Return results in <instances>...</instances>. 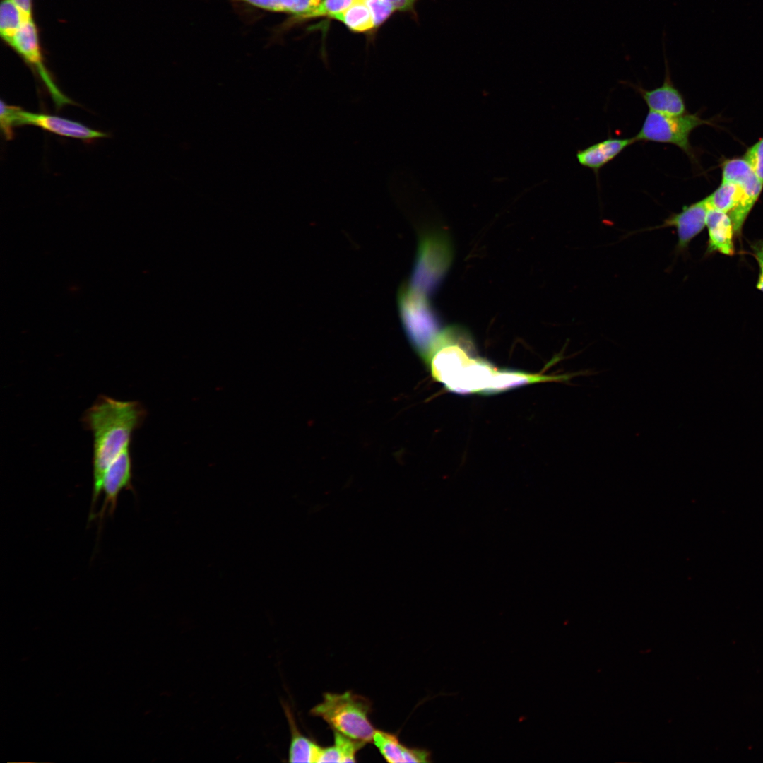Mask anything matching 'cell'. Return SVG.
Masks as SVG:
<instances>
[{
	"label": "cell",
	"mask_w": 763,
	"mask_h": 763,
	"mask_svg": "<svg viewBox=\"0 0 763 763\" xmlns=\"http://www.w3.org/2000/svg\"><path fill=\"white\" fill-rule=\"evenodd\" d=\"M146 410L138 401H124L100 395L83 413L81 422L93 436V492L89 521L101 495L105 473L111 462L128 446L140 427Z\"/></svg>",
	"instance_id": "obj_1"
},
{
	"label": "cell",
	"mask_w": 763,
	"mask_h": 763,
	"mask_svg": "<svg viewBox=\"0 0 763 763\" xmlns=\"http://www.w3.org/2000/svg\"><path fill=\"white\" fill-rule=\"evenodd\" d=\"M720 185L706 196L710 208L729 215L734 233L740 237L743 225L763 189V182L744 158L725 160Z\"/></svg>",
	"instance_id": "obj_2"
},
{
	"label": "cell",
	"mask_w": 763,
	"mask_h": 763,
	"mask_svg": "<svg viewBox=\"0 0 763 763\" xmlns=\"http://www.w3.org/2000/svg\"><path fill=\"white\" fill-rule=\"evenodd\" d=\"M372 702L366 697L347 691L342 694L326 692L323 701L310 714L324 719L333 731L353 739L372 743L376 729L369 718Z\"/></svg>",
	"instance_id": "obj_3"
},
{
	"label": "cell",
	"mask_w": 763,
	"mask_h": 763,
	"mask_svg": "<svg viewBox=\"0 0 763 763\" xmlns=\"http://www.w3.org/2000/svg\"><path fill=\"white\" fill-rule=\"evenodd\" d=\"M398 306L408 337L425 361L434 342L442 330L439 318L426 294L411 285L401 290Z\"/></svg>",
	"instance_id": "obj_4"
},
{
	"label": "cell",
	"mask_w": 763,
	"mask_h": 763,
	"mask_svg": "<svg viewBox=\"0 0 763 763\" xmlns=\"http://www.w3.org/2000/svg\"><path fill=\"white\" fill-rule=\"evenodd\" d=\"M698 114L668 115L649 111L638 134L636 142H655L676 146L691 160H695L690 142L691 133L699 126L710 124Z\"/></svg>",
	"instance_id": "obj_5"
},
{
	"label": "cell",
	"mask_w": 763,
	"mask_h": 763,
	"mask_svg": "<svg viewBox=\"0 0 763 763\" xmlns=\"http://www.w3.org/2000/svg\"><path fill=\"white\" fill-rule=\"evenodd\" d=\"M451 247L441 233L424 236L420 242L411 286L427 294L434 291L444 278L451 261Z\"/></svg>",
	"instance_id": "obj_6"
},
{
	"label": "cell",
	"mask_w": 763,
	"mask_h": 763,
	"mask_svg": "<svg viewBox=\"0 0 763 763\" xmlns=\"http://www.w3.org/2000/svg\"><path fill=\"white\" fill-rule=\"evenodd\" d=\"M8 46L39 76L58 109L66 105L73 104L57 87L45 64L39 30L34 18L24 21Z\"/></svg>",
	"instance_id": "obj_7"
},
{
	"label": "cell",
	"mask_w": 763,
	"mask_h": 763,
	"mask_svg": "<svg viewBox=\"0 0 763 763\" xmlns=\"http://www.w3.org/2000/svg\"><path fill=\"white\" fill-rule=\"evenodd\" d=\"M13 122L14 127L31 125L58 136L83 141L107 136L106 133L89 128L80 122L46 113L27 112L18 106L14 108Z\"/></svg>",
	"instance_id": "obj_8"
},
{
	"label": "cell",
	"mask_w": 763,
	"mask_h": 763,
	"mask_svg": "<svg viewBox=\"0 0 763 763\" xmlns=\"http://www.w3.org/2000/svg\"><path fill=\"white\" fill-rule=\"evenodd\" d=\"M131 480L132 461L128 446L111 462L105 473L102 487L103 502L95 516L99 518L100 524L106 514H114L119 493L124 489L132 490Z\"/></svg>",
	"instance_id": "obj_9"
},
{
	"label": "cell",
	"mask_w": 763,
	"mask_h": 763,
	"mask_svg": "<svg viewBox=\"0 0 763 763\" xmlns=\"http://www.w3.org/2000/svg\"><path fill=\"white\" fill-rule=\"evenodd\" d=\"M709 208L705 197L702 200L684 206L680 212L671 214L664 220L663 224L652 227L651 230L668 227H675L678 235L675 251L678 254L683 253L687 250L691 241L706 227Z\"/></svg>",
	"instance_id": "obj_10"
},
{
	"label": "cell",
	"mask_w": 763,
	"mask_h": 763,
	"mask_svg": "<svg viewBox=\"0 0 763 763\" xmlns=\"http://www.w3.org/2000/svg\"><path fill=\"white\" fill-rule=\"evenodd\" d=\"M665 65V77L661 86L651 90H646L638 85H634V88L640 94L649 111L668 115L686 114L685 99L671 80L666 55Z\"/></svg>",
	"instance_id": "obj_11"
},
{
	"label": "cell",
	"mask_w": 763,
	"mask_h": 763,
	"mask_svg": "<svg viewBox=\"0 0 763 763\" xmlns=\"http://www.w3.org/2000/svg\"><path fill=\"white\" fill-rule=\"evenodd\" d=\"M636 142L632 138H608L576 153L579 163L592 170L596 174L605 165L614 160L625 148Z\"/></svg>",
	"instance_id": "obj_12"
},
{
	"label": "cell",
	"mask_w": 763,
	"mask_h": 763,
	"mask_svg": "<svg viewBox=\"0 0 763 763\" xmlns=\"http://www.w3.org/2000/svg\"><path fill=\"white\" fill-rule=\"evenodd\" d=\"M706 226L709 235L706 254L719 252L726 256L733 255L735 233L729 215L721 211L709 208Z\"/></svg>",
	"instance_id": "obj_13"
},
{
	"label": "cell",
	"mask_w": 763,
	"mask_h": 763,
	"mask_svg": "<svg viewBox=\"0 0 763 763\" xmlns=\"http://www.w3.org/2000/svg\"><path fill=\"white\" fill-rule=\"evenodd\" d=\"M372 743L389 762H428L430 761L428 751L408 747L403 745L396 735L386 731L376 729Z\"/></svg>",
	"instance_id": "obj_14"
},
{
	"label": "cell",
	"mask_w": 763,
	"mask_h": 763,
	"mask_svg": "<svg viewBox=\"0 0 763 763\" xmlns=\"http://www.w3.org/2000/svg\"><path fill=\"white\" fill-rule=\"evenodd\" d=\"M283 707L291 734L288 762H318L321 747L300 733L288 706L283 704Z\"/></svg>",
	"instance_id": "obj_15"
},
{
	"label": "cell",
	"mask_w": 763,
	"mask_h": 763,
	"mask_svg": "<svg viewBox=\"0 0 763 763\" xmlns=\"http://www.w3.org/2000/svg\"><path fill=\"white\" fill-rule=\"evenodd\" d=\"M28 18L30 17L25 16L12 0L1 1L0 35L6 45H9L18 30Z\"/></svg>",
	"instance_id": "obj_16"
},
{
	"label": "cell",
	"mask_w": 763,
	"mask_h": 763,
	"mask_svg": "<svg viewBox=\"0 0 763 763\" xmlns=\"http://www.w3.org/2000/svg\"><path fill=\"white\" fill-rule=\"evenodd\" d=\"M331 17L357 32H363L374 26L371 13L363 0L357 1L343 12Z\"/></svg>",
	"instance_id": "obj_17"
},
{
	"label": "cell",
	"mask_w": 763,
	"mask_h": 763,
	"mask_svg": "<svg viewBox=\"0 0 763 763\" xmlns=\"http://www.w3.org/2000/svg\"><path fill=\"white\" fill-rule=\"evenodd\" d=\"M334 746L337 749L342 762H355L357 752L365 745V743L349 738L339 732L333 731Z\"/></svg>",
	"instance_id": "obj_18"
},
{
	"label": "cell",
	"mask_w": 763,
	"mask_h": 763,
	"mask_svg": "<svg viewBox=\"0 0 763 763\" xmlns=\"http://www.w3.org/2000/svg\"><path fill=\"white\" fill-rule=\"evenodd\" d=\"M743 158L763 182V138L749 147Z\"/></svg>",
	"instance_id": "obj_19"
},
{
	"label": "cell",
	"mask_w": 763,
	"mask_h": 763,
	"mask_svg": "<svg viewBox=\"0 0 763 763\" xmlns=\"http://www.w3.org/2000/svg\"><path fill=\"white\" fill-rule=\"evenodd\" d=\"M358 0H324L310 17L328 15L330 17L343 12Z\"/></svg>",
	"instance_id": "obj_20"
},
{
	"label": "cell",
	"mask_w": 763,
	"mask_h": 763,
	"mask_svg": "<svg viewBox=\"0 0 763 763\" xmlns=\"http://www.w3.org/2000/svg\"><path fill=\"white\" fill-rule=\"evenodd\" d=\"M368 7L374 26L382 24L393 12L394 8L387 0H363Z\"/></svg>",
	"instance_id": "obj_21"
},
{
	"label": "cell",
	"mask_w": 763,
	"mask_h": 763,
	"mask_svg": "<svg viewBox=\"0 0 763 763\" xmlns=\"http://www.w3.org/2000/svg\"><path fill=\"white\" fill-rule=\"evenodd\" d=\"M752 255L759 265V274L756 288L763 292V239L750 244Z\"/></svg>",
	"instance_id": "obj_22"
},
{
	"label": "cell",
	"mask_w": 763,
	"mask_h": 763,
	"mask_svg": "<svg viewBox=\"0 0 763 763\" xmlns=\"http://www.w3.org/2000/svg\"><path fill=\"white\" fill-rule=\"evenodd\" d=\"M28 17H33L32 0H12Z\"/></svg>",
	"instance_id": "obj_23"
},
{
	"label": "cell",
	"mask_w": 763,
	"mask_h": 763,
	"mask_svg": "<svg viewBox=\"0 0 763 763\" xmlns=\"http://www.w3.org/2000/svg\"><path fill=\"white\" fill-rule=\"evenodd\" d=\"M392 6L394 10L407 11L413 7L416 0H387Z\"/></svg>",
	"instance_id": "obj_24"
}]
</instances>
